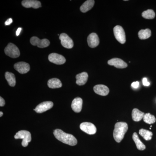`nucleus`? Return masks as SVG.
Here are the masks:
<instances>
[{
  "instance_id": "nucleus-31",
  "label": "nucleus",
  "mask_w": 156,
  "mask_h": 156,
  "mask_svg": "<svg viewBox=\"0 0 156 156\" xmlns=\"http://www.w3.org/2000/svg\"><path fill=\"white\" fill-rule=\"evenodd\" d=\"M21 30H22V28H21V27H19V28L17 29V31H16V35H17V36H18L19 35Z\"/></svg>"
},
{
  "instance_id": "nucleus-3",
  "label": "nucleus",
  "mask_w": 156,
  "mask_h": 156,
  "mask_svg": "<svg viewBox=\"0 0 156 156\" xmlns=\"http://www.w3.org/2000/svg\"><path fill=\"white\" fill-rule=\"evenodd\" d=\"M14 138L16 139H22V145L24 147H26L28 145V143L31 140V136L29 131L22 130L17 132L14 136Z\"/></svg>"
},
{
  "instance_id": "nucleus-28",
  "label": "nucleus",
  "mask_w": 156,
  "mask_h": 156,
  "mask_svg": "<svg viewBox=\"0 0 156 156\" xmlns=\"http://www.w3.org/2000/svg\"><path fill=\"white\" fill-rule=\"evenodd\" d=\"M143 84L144 86H149L150 85V83L147 81V78H144L143 79Z\"/></svg>"
},
{
  "instance_id": "nucleus-7",
  "label": "nucleus",
  "mask_w": 156,
  "mask_h": 156,
  "mask_svg": "<svg viewBox=\"0 0 156 156\" xmlns=\"http://www.w3.org/2000/svg\"><path fill=\"white\" fill-rule=\"evenodd\" d=\"M80 128L82 131L90 135L95 134L97 131V129L94 124L87 122L81 123Z\"/></svg>"
},
{
  "instance_id": "nucleus-5",
  "label": "nucleus",
  "mask_w": 156,
  "mask_h": 156,
  "mask_svg": "<svg viewBox=\"0 0 156 156\" xmlns=\"http://www.w3.org/2000/svg\"><path fill=\"white\" fill-rule=\"evenodd\" d=\"M113 31L117 41L121 44H125L126 42V36L123 27L119 25L116 26L113 29Z\"/></svg>"
},
{
  "instance_id": "nucleus-20",
  "label": "nucleus",
  "mask_w": 156,
  "mask_h": 156,
  "mask_svg": "<svg viewBox=\"0 0 156 156\" xmlns=\"http://www.w3.org/2000/svg\"><path fill=\"white\" fill-rule=\"evenodd\" d=\"M48 87L51 89H56L62 87L61 81L57 78H53L49 80L48 81Z\"/></svg>"
},
{
  "instance_id": "nucleus-4",
  "label": "nucleus",
  "mask_w": 156,
  "mask_h": 156,
  "mask_svg": "<svg viewBox=\"0 0 156 156\" xmlns=\"http://www.w3.org/2000/svg\"><path fill=\"white\" fill-rule=\"evenodd\" d=\"M6 55L12 58H16L20 56V52L18 48L12 43H9L5 49Z\"/></svg>"
},
{
  "instance_id": "nucleus-27",
  "label": "nucleus",
  "mask_w": 156,
  "mask_h": 156,
  "mask_svg": "<svg viewBox=\"0 0 156 156\" xmlns=\"http://www.w3.org/2000/svg\"><path fill=\"white\" fill-rule=\"evenodd\" d=\"M139 86V82H133L132 84H131V87H133V88H134V89H137V88H138Z\"/></svg>"
},
{
  "instance_id": "nucleus-15",
  "label": "nucleus",
  "mask_w": 156,
  "mask_h": 156,
  "mask_svg": "<svg viewBox=\"0 0 156 156\" xmlns=\"http://www.w3.org/2000/svg\"><path fill=\"white\" fill-rule=\"evenodd\" d=\"M95 93L101 96H106L109 92L108 87L104 85H97L93 88Z\"/></svg>"
},
{
  "instance_id": "nucleus-19",
  "label": "nucleus",
  "mask_w": 156,
  "mask_h": 156,
  "mask_svg": "<svg viewBox=\"0 0 156 156\" xmlns=\"http://www.w3.org/2000/svg\"><path fill=\"white\" fill-rule=\"evenodd\" d=\"M145 114L137 108L133 109L132 112V118L135 122H139L143 119Z\"/></svg>"
},
{
  "instance_id": "nucleus-25",
  "label": "nucleus",
  "mask_w": 156,
  "mask_h": 156,
  "mask_svg": "<svg viewBox=\"0 0 156 156\" xmlns=\"http://www.w3.org/2000/svg\"><path fill=\"white\" fill-rule=\"evenodd\" d=\"M144 122L148 124H154L156 122V118L153 115L149 113L145 114L143 118Z\"/></svg>"
},
{
  "instance_id": "nucleus-1",
  "label": "nucleus",
  "mask_w": 156,
  "mask_h": 156,
  "mask_svg": "<svg viewBox=\"0 0 156 156\" xmlns=\"http://www.w3.org/2000/svg\"><path fill=\"white\" fill-rule=\"evenodd\" d=\"M56 138L61 142L70 146H75L77 144V140L72 134H67L60 129H56L53 132Z\"/></svg>"
},
{
  "instance_id": "nucleus-24",
  "label": "nucleus",
  "mask_w": 156,
  "mask_h": 156,
  "mask_svg": "<svg viewBox=\"0 0 156 156\" xmlns=\"http://www.w3.org/2000/svg\"><path fill=\"white\" fill-rule=\"evenodd\" d=\"M139 133L146 140L148 141L152 139L153 133L150 131L144 129H140L139 130Z\"/></svg>"
},
{
  "instance_id": "nucleus-9",
  "label": "nucleus",
  "mask_w": 156,
  "mask_h": 156,
  "mask_svg": "<svg viewBox=\"0 0 156 156\" xmlns=\"http://www.w3.org/2000/svg\"><path fill=\"white\" fill-rule=\"evenodd\" d=\"M59 40L62 45L67 49H71L73 47L74 43L72 39L70 38L66 34L62 33L59 35Z\"/></svg>"
},
{
  "instance_id": "nucleus-21",
  "label": "nucleus",
  "mask_w": 156,
  "mask_h": 156,
  "mask_svg": "<svg viewBox=\"0 0 156 156\" xmlns=\"http://www.w3.org/2000/svg\"><path fill=\"white\" fill-rule=\"evenodd\" d=\"M132 138H133V140L136 144L137 149L140 151H143L145 149V145L141 142V140L139 139V137H138L137 133L136 132H134V134H133Z\"/></svg>"
},
{
  "instance_id": "nucleus-13",
  "label": "nucleus",
  "mask_w": 156,
  "mask_h": 156,
  "mask_svg": "<svg viewBox=\"0 0 156 156\" xmlns=\"http://www.w3.org/2000/svg\"><path fill=\"white\" fill-rule=\"evenodd\" d=\"M108 63L110 66H113L119 69L126 68L128 66V64L122 59L119 58H113L110 59Z\"/></svg>"
},
{
  "instance_id": "nucleus-16",
  "label": "nucleus",
  "mask_w": 156,
  "mask_h": 156,
  "mask_svg": "<svg viewBox=\"0 0 156 156\" xmlns=\"http://www.w3.org/2000/svg\"><path fill=\"white\" fill-rule=\"evenodd\" d=\"M83 99L80 97L76 98L73 100L71 107L73 111L76 113L80 112L82 110Z\"/></svg>"
},
{
  "instance_id": "nucleus-10",
  "label": "nucleus",
  "mask_w": 156,
  "mask_h": 156,
  "mask_svg": "<svg viewBox=\"0 0 156 156\" xmlns=\"http://www.w3.org/2000/svg\"><path fill=\"white\" fill-rule=\"evenodd\" d=\"M53 106V103L52 101H44L38 105L34 110L38 113H41L50 109Z\"/></svg>"
},
{
  "instance_id": "nucleus-29",
  "label": "nucleus",
  "mask_w": 156,
  "mask_h": 156,
  "mask_svg": "<svg viewBox=\"0 0 156 156\" xmlns=\"http://www.w3.org/2000/svg\"><path fill=\"white\" fill-rule=\"evenodd\" d=\"M5 102L4 98L2 97H0V106H4L5 105Z\"/></svg>"
},
{
  "instance_id": "nucleus-17",
  "label": "nucleus",
  "mask_w": 156,
  "mask_h": 156,
  "mask_svg": "<svg viewBox=\"0 0 156 156\" xmlns=\"http://www.w3.org/2000/svg\"><path fill=\"white\" fill-rule=\"evenodd\" d=\"M88 77L89 76L87 72H83L78 74L76 77V83L79 86H83L87 83Z\"/></svg>"
},
{
  "instance_id": "nucleus-11",
  "label": "nucleus",
  "mask_w": 156,
  "mask_h": 156,
  "mask_svg": "<svg viewBox=\"0 0 156 156\" xmlns=\"http://www.w3.org/2000/svg\"><path fill=\"white\" fill-rule=\"evenodd\" d=\"M14 68L20 74L27 73L30 70V65L24 62H20L15 63Z\"/></svg>"
},
{
  "instance_id": "nucleus-23",
  "label": "nucleus",
  "mask_w": 156,
  "mask_h": 156,
  "mask_svg": "<svg viewBox=\"0 0 156 156\" xmlns=\"http://www.w3.org/2000/svg\"><path fill=\"white\" fill-rule=\"evenodd\" d=\"M138 35L140 39L141 40H145L149 38L151 36V32L149 29L141 30L138 32Z\"/></svg>"
},
{
  "instance_id": "nucleus-18",
  "label": "nucleus",
  "mask_w": 156,
  "mask_h": 156,
  "mask_svg": "<svg viewBox=\"0 0 156 156\" xmlns=\"http://www.w3.org/2000/svg\"><path fill=\"white\" fill-rule=\"evenodd\" d=\"M95 1L94 0H88L86 1L81 6L80 9L81 12L86 13L91 10L94 6Z\"/></svg>"
},
{
  "instance_id": "nucleus-8",
  "label": "nucleus",
  "mask_w": 156,
  "mask_h": 156,
  "mask_svg": "<svg viewBox=\"0 0 156 156\" xmlns=\"http://www.w3.org/2000/svg\"><path fill=\"white\" fill-rule=\"evenodd\" d=\"M48 59L50 62L56 65L63 64L66 62L64 56L56 53L50 54L48 56Z\"/></svg>"
},
{
  "instance_id": "nucleus-32",
  "label": "nucleus",
  "mask_w": 156,
  "mask_h": 156,
  "mask_svg": "<svg viewBox=\"0 0 156 156\" xmlns=\"http://www.w3.org/2000/svg\"><path fill=\"white\" fill-rule=\"evenodd\" d=\"M3 115V113L2 112H0V117L2 116Z\"/></svg>"
},
{
  "instance_id": "nucleus-6",
  "label": "nucleus",
  "mask_w": 156,
  "mask_h": 156,
  "mask_svg": "<svg viewBox=\"0 0 156 156\" xmlns=\"http://www.w3.org/2000/svg\"><path fill=\"white\" fill-rule=\"evenodd\" d=\"M31 44L33 46H37L38 48H47L50 45V42L47 39L41 40L37 37H33L30 38Z\"/></svg>"
},
{
  "instance_id": "nucleus-2",
  "label": "nucleus",
  "mask_w": 156,
  "mask_h": 156,
  "mask_svg": "<svg viewBox=\"0 0 156 156\" xmlns=\"http://www.w3.org/2000/svg\"><path fill=\"white\" fill-rule=\"evenodd\" d=\"M128 129V125L124 122L116 123L113 131L114 138L117 142L122 141Z\"/></svg>"
},
{
  "instance_id": "nucleus-22",
  "label": "nucleus",
  "mask_w": 156,
  "mask_h": 156,
  "mask_svg": "<svg viewBox=\"0 0 156 156\" xmlns=\"http://www.w3.org/2000/svg\"><path fill=\"white\" fill-rule=\"evenodd\" d=\"M5 77L9 86L14 87L16 85V78L13 73L7 72L5 74Z\"/></svg>"
},
{
  "instance_id": "nucleus-14",
  "label": "nucleus",
  "mask_w": 156,
  "mask_h": 156,
  "mask_svg": "<svg viewBox=\"0 0 156 156\" xmlns=\"http://www.w3.org/2000/svg\"><path fill=\"white\" fill-rule=\"evenodd\" d=\"M22 5L26 8L37 9L41 7V2L36 0H24L22 2Z\"/></svg>"
},
{
  "instance_id": "nucleus-12",
  "label": "nucleus",
  "mask_w": 156,
  "mask_h": 156,
  "mask_svg": "<svg viewBox=\"0 0 156 156\" xmlns=\"http://www.w3.org/2000/svg\"><path fill=\"white\" fill-rule=\"evenodd\" d=\"M88 45L91 48H95L99 44V39L97 34L92 33L89 35L87 38Z\"/></svg>"
},
{
  "instance_id": "nucleus-30",
  "label": "nucleus",
  "mask_w": 156,
  "mask_h": 156,
  "mask_svg": "<svg viewBox=\"0 0 156 156\" xmlns=\"http://www.w3.org/2000/svg\"><path fill=\"white\" fill-rule=\"evenodd\" d=\"M13 22V20L11 18H9V19L7 20L5 22V24L6 25L8 26L10 25Z\"/></svg>"
},
{
  "instance_id": "nucleus-26",
  "label": "nucleus",
  "mask_w": 156,
  "mask_h": 156,
  "mask_svg": "<svg viewBox=\"0 0 156 156\" xmlns=\"http://www.w3.org/2000/svg\"><path fill=\"white\" fill-rule=\"evenodd\" d=\"M142 16L145 19H153L155 17V13L153 10L148 9L143 12Z\"/></svg>"
}]
</instances>
